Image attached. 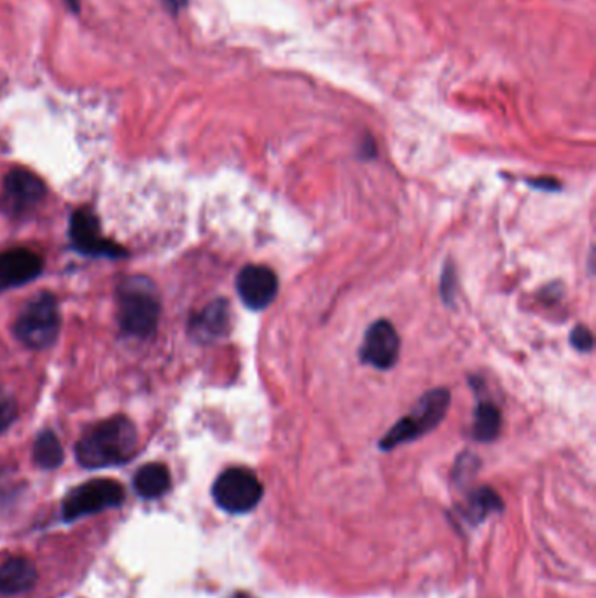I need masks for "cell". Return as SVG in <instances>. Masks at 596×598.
<instances>
[{
  "label": "cell",
  "mask_w": 596,
  "mask_h": 598,
  "mask_svg": "<svg viewBox=\"0 0 596 598\" xmlns=\"http://www.w3.org/2000/svg\"><path fill=\"white\" fill-rule=\"evenodd\" d=\"M570 343L579 352H590L593 348V333L586 326H576L570 334Z\"/></svg>",
  "instance_id": "ac0fdd59"
},
{
  "label": "cell",
  "mask_w": 596,
  "mask_h": 598,
  "mask_svg": "<svg viewBox=\"0 0 596 598\" xmlns=\"http://www.w3.org/2000/svg\"><path fill=\"white\" fill-rule=\"evenodd\" d=\"M236 291L250 310H264L277 298V275L268 266H245L236 277Z\"/></svg>",
  "instance_id": "9c48e42d"
},
{
  "label": "cell",
  "mask_w": 596,
  "mask_h": 598,
  "mask_svg": "<svg viewBox=\"0 0 596 598\" xmlns=\"http://www.w3.org/2000/svg\"><path fill=\"white\" fill-rule=\"evenodd\" d=\"M212 495L217 506L226 513L243 515L261 502L263 485L249 469L231 467L215 480Z\"/></svg>",
  "instance_id": "5b68a950"
},
{
  "label": "cell",
  "mask_w": 596,
  "mask_h": 598,
  "mask_svg": "<svg viewBox=\"0 0 596 598\" xmlns=\"http://www.w3.org/2000/svg\"><path fill=\"white\" fill-rule=\"evenodd\" d=\"M34 460L42 469H56L63 462V448L53 432H42L34 445Z\"/></svg>",
  "instance_id": "2e32d148"
},
{
  "label": "cell",
  "mask_w": 596,
  "mask_h": 598,
  "mask_svg": "<svg viewBox=\"0 0 596 598\" xmlns=\"http://www.w3.org/2000/svg\"><path fill=\"white\" fill-rule=\"evenodd\" d=\"M42 272V261L28 249H13L0 254V289L23 286Z\"/></svg>",
  "instance_id": "8fae6325"
},
{
  "label": "cell",
  "mask_w": 596,
  "mask_h": 598,
  "mask_svg": "<svg viewBox=\"0 0 596 598\" xmlns=\"http://www.w3.org/2000/svg\"><path fill=\"white\" fill-rule=\"evenodd\" d=\"M44 196V184L37 175L16 168L4 179V203L13 214H21L35 207Z\"/></svg>",
  "instance_id": "30bf717a"
},
{
  "label": "cell",
  "mask_w": 596,
  "mask_h": 598,
  "mask_svg": "<svg viewBox=\"0 0 596 598\" xmlns=\"http://www.w3.org/2000/svg\"><path fill=\"white\" fill-rule=\"evenodd\" d=\"M14 331L27 347H49L60 331V312L55 296L48 293L37 294L23 308Z\"/></svg>",
  "instance_id": "277c9868"
},
{
  "label": "cell",
  "mask_w": 596,
  "mask_h": 598,
  "mask_svg": "<svg viewBox=\"0 0 596 598\" xmlns=\"http://www.w3.org/2000/svg\"><path fill=\"white\" fill-rule=\"evenodd\" d=\"M16 418V403L6 389L0 387V434L13 424Z\"/></svg>",
  "instance_id": "e0dca14e"
},
{
  "label": "cell",
  "mask_w": 596,
  "mask_h": 598,
  "mask_svg": "<svg viewBox=\"0 0 596 598\" xmlns=\"http://www.w3.org/2000/svg\"><path fill=\"white\" fill-rule=\"evenodd\" d=\"M37 581L34 564L25 558H11L0 567V593L16 595L30 590Z\"/></svg>",
  "instance_id": "4fadbf2b"
},
{
  "label": "cell",
  "mask_w": 596,
  "mask_h": 598,
  "mask_svg": "<svg viewBox=\"0 0 596 598\" xmlns=\"http://www.w3.org/2000/svg\"><path fill=\"white\" fill-rule=\"evenodd\" d=\"M160 319V305L153 286L146 280H130L119 294V324L132 336L146 338L154 333Z\"/></svg>",
  "instance_id": "3957f363"
},
{
  "label": "cell",
  "mask_w": 596,
  "mask_h": 598,
  "mask_svg": "<svg viewBox=\"0 0 596 598\" xmlns=\"http://www.w3.org/2000/svg\"><path fill=\"white\" fill-rule=\"evenodd\" d=\"M139 438L132 422L125 417H112L95 425L77 443L79 464L88 469L119 466L137 452Z\"/></svg>",
  "instance_id": "6da1fadb"
},
{
  "label": "cell",
  "mask_w": 596,
  "mask_h": 598,
  "mask_svg": "<svg viewBox=\"0 0 596 598\" xmlns=\"http://www.w3.org/2000/svg\"><path fill=\"white\" fill-rule=\"evenodd\" d=\"M401 352V340L396 327L389 320H378L369 327L364 336L359 357L373 368L390 369L396 364Z\"/></svg>",
  "instance_id": "ba28073f"
},
{
  "label": "cell",
  "mask_w": 596,
  "mask_h": 598,
  "mask_svg": "<svg viewBox=\"0 0 596 598\" xmlns=\"http://www.w3.org/2000/svg\"><path fill=\"white\" fill-rule=\"evenodd\" d=\"M135 490L144 499H158L170 488V473L163 464H147L135 474Z\"/></svg>",
  "instance_id": "5bb4252c"
},
{
  "label": "cell",
  "mask_w": 596,
  "mask_h": 598,
  "mask_svg": "<svg viewBox=\"0 0 596 598\" xmlns=\"http://www.w3.org/2000/svg\"><path fill=\"white\" fill-rule=\"evenodd\" d=\"M450 406V392L446 389L430 390L413 406V410L406 417L401 418L390 429L382 441V450H392L396 446L404 445L408 441L418 439L423 434L432 431L443 420Z\"/></svg>",
  "instance_id": "7a4b0ae2"
},
{
  "label": "cell",
  "mask_w": 596,
  "mask_h": 598,
  "mask_svg": "<svg viewBox=\"0 0 596 598\" xmlns=\"http://www.w3.org/2000/svg\"><path fill=\"white\" fill-rule=\"evenodd\" d=\"M229 331V305L224 299H217L214 303L201 310L191 322V333L196 340L212 341L222 338Z\"/></svg>",
  "instance_id": "7c38bea8"
},
{
  "label": "cell",
  "mask_w": 596,
  "mask_h": 598,
  "mask_svg": "<svg viewBox=\"0 0 596 598\" xmlns=\"http://www.w3.org/2000/svg\"><path fill=\"white\" fill-rule=\"evenodd\" d=\"M168 13L179 14L188 4V0H163Z\"/></svg>",
  "instance_id": "d6986e66"
},
{
  "label": "cell",
  "mask_w": 596,
  "mask_h": 598,
  "mask_svg": "<svg viewBox=\"0 0 596 598\" xmlns=\"http://www.w3.org/2000/svg\"><path fill=\"white\" fill-rule=\"evenodd\" d=\"M125 501V488L118 481L93 480L74 488L63 501L62 513L67 522L97 515L105 509L118 508Z\"/></svg>",
  "instance_id": "8992f818"
},
{
  "label": "cell",
  "mask_w": 596,
  "mask_h": 598,
  "mask_svg": "<svg viewBox=\"0 0 596 598\" xmlns=\"http://www.w3.org/2000/svg\"><path fill=\"white\" fill-rule=\"evenodd\" d=\"M70 238L77 251L88 256H107L116 259L126 254L123 247L104 238L97 217L88 209L74 212V216L70 219Z\"/></svg>",
  "instance_id": "52a82bcc"
},
{
  "label": "cell",
  "mask_w": 596,
  "mask_h": 598,
  "mask_svg": "<svg viewBox=\"0 0 596 598\" xmlns=\"http://www.w3.org/2000/svg\"><path fill=\"white\" fill-rule=\"evenodd\" d=\"M233 598H250L249 595H235Z\"/></svg>",
  "instance_id": "44dd1931"
},
{
  "label": "cell",
  "mask_w": 596,
  "mask_h": 598,
  "mask_svg": "<svg viewBox=\"0 0 596 598\" xmlns=\"http://www.w3.org/2000/svg\"><path fill=\"white\" fill-rule=\"evenodd\" d=\"M67 2V6H69L70 11H74L77 13L79 11V6H81V0H65Z\"/></svg>",
  "instance_id": "ffe728a7"
},
{
  "label": "cell",
  "mask_w": 596,
  "mask_h": 598,
  "mask_svg": "<svg viewBox=\"0 0 596 598\" xmlns=\"http://www.w3.org/2000/svg\"><path fill=\"white\" fill-rule=\"evenodd\" d=\"M500 432V411L490 403H481L476 408L472 436L478 441H493Z\"/></svg>",
  "instance_id": "9a60e30c"
}]
</instances>
